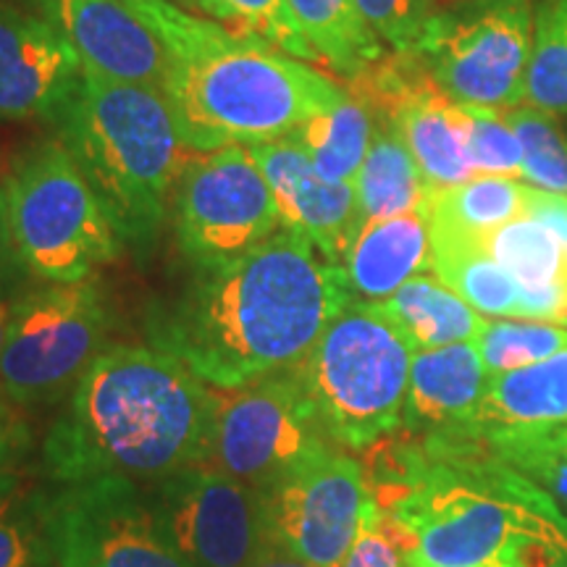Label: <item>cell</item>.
Returning <instances> with one entry per match:
<instances>
[{
  "instance_id": "6da1fadb",
  "label": "cell",
  "mask_w": 567,
  "mask_h": 567,
  "mask_svg": "<svg viewBox=\"0 0 567 567\" xmlns=\"http://www.w3.org/2000/svg\"><path fill=\"white\" fill-rule=\"evenodd\" d=\"M354 302L342 264L287 226L260 245L195 266L151 313V342L213 389H243L287 371Z\"/></svg>"
},
{
  "instance_id": "7a4b0ae2",
  "label": "cell",
  "mask_w": 567,
  "mask_h": 567,
  "mask_svg": "<svg viewBox=\"0 0 567 567\" xmlns=\"http://www.w3.org/2000/svg\"><path fill=\"white\" fill-rule=\"evenodd\" d=\"M213 386L158 347L113 344L76 381L42 446L59 484L166 478L210 460Z\"/></svg>"
},
{
  "instance_id": "3957f363",
  "label": "cell",
  "mask_w": 567,
  "mask_h": 567,
  "mask_svg": "<svg viewBox=\"0 0 567 567\" xmlns=\"http://www.w3.org/2000/svg\"><path fill=\"white\" fill-rule=\"evenodd\" d=\"M168 53L166 101L184 145L208 153L292 134L347 92L295 55L172 0H124Z\"/></svg>"
},
{
  "instance_id": "277c9868",
  "label": "cell",
  "mask_w": 567,
  "mask_h": 567,
  "mask_svg": "<svg viewBox=\"0 0 567 567\" xmlns=\"http://www.w3.org/2000/svg\"><path fill=\"white\" fill-rule=\"evenodd\" d=\"M55 124L122 243L147 250L174 200L184 147L166 95L84 66Z\"/></svg>"
},
{
  "instance_id": "5b68a950",
  "label": "cell",
  "mask_w": 567,
  "mask_h": 567,
  "mask_svg": "<svg viewBox=\"0 0 567 567\" xmlns=\"http://www.w3.org/2000/svg\"><path fill=\"white\" fill-rule=\"evenodd\" d=\"M410 363L405 339L354 300L289 371L331 444L371 450L402 425Z\"/></svg>"
},
{
  "instance_id": "8992f818",
  "label": "cell",
  "mask_w": 567,
  "mask_h": 567,
  "mask_svg": "<svg viewBox=\"0 0 567 567\" xmlns=\"http://www.w3.org/2000/svg\"><path fill=\"white\" fill-rule=\"evenodd\" d=\"M3 189L13 252L38 279L87 281L122 255V237L61 140L27 153Z\"/></svg>"
},
{
  "instance_id": "52a82bcc",
  "label": "cell",
  "mask_w": 567,
  "mask_h": 567,
  "mask_svg": "<svg viewBox=\"0 0 567 567\" xmlns=\"http://www.w3.org/2000/svg\"><path fill=\"white\" fill-rule=\"evenodd\" d=\"M534 38L530 0H463L434 11L415 55L450 101L517 109L526 101Z\"/></svg>"
},
{
  "instance_id": "ba28073f",
  "label": "cell",
  "mask_w": 567,
  "mask_h": 567,
  "mask_svg": "<svg viewBox=\"0 0 567 567\" xmlns=\"http://www.w3.org/2000/svg\"><path fill=\"white\" fill-rule=\"evenodd\" d=\"M111 310L97 281L55 284L11 308L0 392L13 405L55 402L97 358Z\"/></svg>"
},
{
  "instance_id": "9c48e42d",
  "label": "cell",
  "mask_w": 567,
  "mask_h": 567,
  "mask_svg": "<svg viewBox=\"0 0 567 567\" xmlns=\"http://www.w3.org/2000/svg\"><path fill=\"white\" fill-rule=\"evenodd\" d=\"M258 494L266 547L313 567H342L368 507L358 460L323 444Z\"/></svg>"
},
{
  "instance_id": "30bf717a",
  "label": "cell",
  "mask_w": 567,
  "mask_h": 567,
  "mask_svg": "<svg viewBox=\"0 0 567 567\" xmlns=\"http://www.w3.org/2000/svg\"><path fill=\"white\" fill-rule=\"evenodd\" d=\"M174 226L195 266L237 258L281 229L274 193L250 147L224 145L184 166L174 187Z\"/></svg>"
},
{
  "instance_id": "8fae6325",
  "label": "cell",
  "mask_w": 567,
  "mask_h": 567,
  "mask_svg": "<svg viewBox=\"0 0 567 567\" xmlns=\"http://www.w3.org/2000/svg\"><path fill=\"white\" fill-rule=\"evenodd\" d=\"M210 460L239 484L264 492L295 463L331 444L292 371L243 389H216Z\"/></svg>"
},
{
  "instance_id": "7c38bea8",
  "label": "cell",
  "mask_w": 567,
  "mask_h": 567,
  "mask_svg": "<svg viewBox=\"0 0 567 567\" xmlns=\"http://www.w3.org/2000/svg\"><path fill=\"white\" fill-rule=\"evenodd\" d=\"M61 567H189L130 478L69 484L42 515Z\"/></svg>"
},
{
  "instance_id": "4fadbf2b",
  "label": "cell",
  "mask_w": 567,
  "mask_h": 567,
  "mask_svg": "<svg viewBox=\"0 0 567 567\" xmlns=\"http://www.w3.org/2000/svg\"><path fill=\"white\" fill-rule=\"evenodd\" d=\"M153 515L189 567H250L266 549L260 494L216 465L163 478Z\"/></svg>"
},
{
  "instance_id": "5bb4252c",
  "label": "cell",
  "mask_w": 567,
  "mask_h": 567,
  "mask_svg": "<svg viewBox=\"0 0 567 567\" xmlns=\"http://www.w3.org/2000/svg\"><path fill=\"white\" fill-rule=\"evenodd\" d=\"M247 147L271 187L281 226L308 237L334 264H344L354 234L363 226L354 184L323 179L295 134Z\"/></svg>"
},
{
  "instance_id": "9a60e30c",
  "label": "cell",
  "mask_w": 567,
  "mask_h": 567,
  "mask_svg": "<svg viewBox=\"0 0 567 567\" xmlns=\"http://www.w3.org/2000/svg\"><path fill=\"white\" fill-rule=\"evenodd\" d=\"M84 74L80 53L40 13L0 3V118H53Z\"/></svg>"
},
{
  "instance_id": "2e32d148",
  "label": "cell",
  "mask_w": 567,
  "mask_h": 567,
  "mask_svg": "<svg viewBox=\"0 0 567 567\" xmlns=\"http://www.w3.org/2000/svg\"><path fill=\"white\" fill-rule=\"evenodd\" d=\"M82 63L118 82L166 92L168 53L124 0H32Z\"/></svg>"
},
{
  "instance_id": "e0dca14e",
  "label": "cell",
  "mask_w": 567,
  "mask_h": 567,
  "mask_svg": "<svg viewBox=\"0 0 567 567\" xmlns=\"http://www.w3.org/2000/svg\"><path fill=\"white\" fill-rule=\"evenodd\" d=\"M488 379L492 375L473 342L415 352L402 425L410 436L421 439L465 436Z\"/></svg>"
},
{
  "instance_id": "ac0fdd59",
  "label": "cell",
  "mask_w": 567,
  "mask_h": 567,
  "mask_svg": "<svg viewBox=\"0 0 567 567\" xmlns=\"http://www.w3.org/2000/svg\"><path fill=\"white\" fill-rule=\"evenodd\" d=\"M342 266L352 295L363 297V302L386 300L402 284L434 266L429 221L423 213L365 221L354 234Z\"/></svg>"
},
{
  "instance_id": "d6986e66",
  "label": "cell",
  "mask_w": 567,
  "mask_h": 567,
  "mask_svg": "<svg viewBox=\"0 0 567 567\" xmlns=\"http://www.w3.org/2000/svg\"><path fill=\"white\" fill-rule=\"evenodd\" d=\"M559 423H567V350L542 363L492 375L465 436Z\"/></svg>"
},
{
  "instance_id": "ffe728a7",
  "label": "cell",
  "mask_w": 567,
  "mask_h": 567,
  "mask_svg": "<svg viewBox=\"0 0 567 567\" xmlns=\"http://www.w3.org/2000/svg\"><path fill=\"white\" fill-rule=\"evenodd\" d=\"M365 305L405 339L413 354L439 350L446 344L473 342L486 321L463 297L423 274L402 284L386 300Z\"/></svg>"
},
{
  "instance_id": "44dd1931",
  "label": "cell",
  "mask_w": 567,
  "mask_h": 567,
  "mask_svg": "<svg viewBox=\"0 0 567 567\" xmlns=\"http://www.w3.org/2000/svg\"><path fill=\"white\" fill-rule=\"evenodd\" d=\"M354 195H358L363 224L375 221V218L423 213L429 203V184H425L405 140L392 124L373 118V137L358 179H354Z\"/></svg>"
},
{
  "instance_id": "7402d4cb",
  "label": "cell",
  "mask_w": 567,
  "mask_h": 567,
  "mask_svg": "<svg viewBox=\"0 0 567 567\" xmlns=\"http://www.w3.org/2000/svg\"><path fill=\"white\" fill-rule=\"evenodd\" d=\"M431 231V229H429ZM431 271L481 316H517L520 284L502 268L481 239L431 231Z\"/></svg>"
},
{
  "instance_id": "603a6c76",
  "label": "cell",
  "mask_w": 567,
  "mask_h": 567,
  "mask_svg": "<svg viewBox=\"0 0 567 567\" xmlns=\"http://www.w3.org/2000/svg\"><path fill=\"white\" fill-rule=\"evenodd\" d=\"M528 187L513 176L478 174L457 187L434 193L423 216L431 231H450L481 239L515 218L526 216Z\"/></svg>"
},
{
  "instance_id": "cb8c5ba5",
  "label": "cell",
  "mask_w": 567,
  "mask_h": 567,
  "mask_svg": "<svg viewBox=\"0 0 567 567\" xmlns=\"http://www.w3.org/2000/svg\"><path fill=\"white\" fill-rule=\"evenodd\" d=\"M287 6L318 61L339 74L354 80L384 59L379 38L368 30L354 0H287Z\"/></svg>"
},
{
  "instance_id": "d4e9b609",
  "label": "cell",
  "mask_w": 567,
  "mask_h": 567,
  "mask_svg": "<svg viewBox=\"0 0 567 567\" xmlns=\"http://www.w3.org/2000/svg\"><path fill=\"white\" fill-rule=\"evenodd\" d=\"M292 134L323 179L354 184L373 137V113L358 97L344 95L342 103L308 118Z\"/></svg>"
},
{
  "instance_id": "484cf974",
  "label": "cell",
  "mask_w": 567,
  "mask_h": 567,
  "mask_svg": "<svg viewBox=\"0 0 567 567\" xmlns=\"http://www.w3.org/2000/svg\"><path fill=\"white\" fill-rule=\"evenodd\" d=\"M488 455L542 488L567 515V423L476 436Z\"/></svg>"
},
{
  "instance_id": "4316f807",
  "label": "cell",
  "mask_w": 567,
  "mask_h": 567,
  "mask_svg": "<svg viewBox=\"0 0 567 567\" xmlns=\"http://www.w3.org/2000/svg\"><path fill=\"white\" fill-rule=\"evenodd\" d=\"M484 247L520 287L567 281V247L536 218L523 216L499 226L484 237Z\"/></svg>"
},
{
  "instance_id": "83f0119b",
  "label": "cell",
  "mask_w": 567,
  "mask_h": 567,
  "mask_svg": "<svg viewBox=\"0 0 567 567\" xmlns=\"http://www.w3.org/2000/svg\"><path fill=\"white\" fill-rule=\"evenodd\" d=\"M526 101L534 109L567 113V0H542L536 6Z\"/></svg>"
},
{
  "instance_id": "f1b7e54d",
  "label": "cell",
  "mask_w": 567,
  "mask_h": 567,
  "mask_svg": "<svg viewBox=\"0 0 567 567\" xmlns=\"http://www.w3.org/2000/svg\"><path fill=\"white\" fill-rule=\"evenodd\" d=\"M488 375L517 371L567 350V326L544 321H484L473 339Z\"/></svg>"
},
{
  "instance_id": "f546056e",
  "label": "cell",
  "mask_w": 567,
  "mask_h": 567,
  "mask_svg": "<svg viewBox=\"0 0 567 567\" xmlns=\"http://www.w3.org/2000/svg\"><path fill=\"white\" fill-rule=\"evenodd\" d=\"M523 153V179L530 187L567 195V134L555 113L523 105L505 113Z\"/></svg>"
},
{
  "instance_id": "4dcf8cb0",
  "label": "cell",
  "mask_w": 567,
  "mask_h": 567,
  "mask_svg": "<svg viewBox=\"0 0 567 567\" xmlns=\"http://www.w3.org/2000/svg\"><path fill=\"white\" fill-rule=\"evenodd\" d=\"M208 17L231 24L237 32L266 40L268 45L300 61H318V55L289 11L287 0H200Z\"/></svg>"
},
{
  "instance_id": "1f68e13d",
  "label": "cell",
  "mask_w": 567,
  "mask_h": 567,
  "mask_svg": "<svg viewBox=\"0 0 567 567\" xmlns=\"http://www.w3.org/2000/svg\"><path fill=\"white\" fill-rule=\"evenodd\" d=\"M467 113V163L486 176H523V153L513 126L496 109L463 105Z\"/></svg>"
},
{
  "instance_id": "d6a6232c",
  "label": "cell",
  "mask_w": 567,
  "mask_h": 567,
  "mask_svg": "<svg viewBox=\"0 0 567 567\" xmlns=\"http://www.w3.org/2000/svg\"><path fill=\"white\" fill-rule=\"evenodd\" d=\"M457 460L488 488V492L502 496L505 502H513L517 507L528 509V513L544 517V520L555 523V526L567 536V515L563 509H559L542 488L523 478L520 473H515L513 467H507L505 463H499V460L488 455L478 439L471 444V450L465 446L457 455Z\"/></svg>"
},
{
  "instance_id": "836d02e7",
  "label": "cell",
  "mask_w": 567,
  "mask_h": 567,
  "mask_svg": "<svg viewBox=\"0 0 567 567\" xmlns=\"http://www.w3.org/2000/svg\"><path fill=\"white\" fill-rule=\"evenodd\" d=\"M488 567H567V536L555 523L515 505V526Z\"/></svg>"
},
{
  "instance_id": "e575fe53",
  "label": "cell",
  "mask_w": 567,
  "mask_h": 567,
  "mask_svg": "<svg viewBox=\"0 0 567 567\" xmlns=\"http://www.w3.org/2000/svg\"><path fill=\"white\" fill-rule=\"evenodd\" d=\"M354 6L368 30L394 53H415L434 17V0H354Z\"/></svg>"
},
{
  "instance_id": "d590c367",
  "label": "cell",
  "mask_w": 567,
  "mask_h": 567,
  "mask_svg": "<svg viewBox=\"0 0 567 567\" xmlns=\"http://www.w3.org/2000/svg\"><path fill=\"white\" fill-rule=\"evenodd\" d=\"M342 567H402L400 549L389 542L384 530L375 526L371 515V496H368L363 528H360L358 538H354L350 555L344 557Z\"/></svg>"
},
{
  "instance_id": "8d00e7d4",
  "label": "cell",
  "mask_w": 567,
  "mask_h": 567,
  "mask_svg": "<svg viewBox=\"0 0 567 567\" xmlns=\"http://www.w3.org/2000/svg\"><path fill=\"white\" fill-rule=\"evenodd\" d=\"M567 308V281H551L542 287H520L517 316L520 321L559 323Z\"/></svg>"
},
{
  "instance_id": "74e56055",
  "label": "cell",
  "mask_w": 567,
  "mask_h": 567,
  "mask_svg": "<svg viewBox=\"0 0 567 567\" xmlns=\"http://www.w3.org/2000/svg\"><path fill=\"white\" fill-rule=\"evenodd\" d=\"M38 547L32 530L11 517L6 502H0V567H34Z\"/></svg>"
},
{
  "instance_id": "f35d334b",
  "label": "cell",
  "mask_w": 567,
  "mask_h": 567,
  "mask_svg": "<svg viewBox=\"0 0 567 567\" xmlns=\"http://www.w3.org/2000/svg\"><path fill=\"white\" fill-rule=\"evenodd\" d=\"M30 446V429L19 405L0 396V476H3Z\"/></svg>"
},
{
  "instance_id": "ab89813d",
  "label": "cell",
  "mask_w": 567,
  "mask_h": 567,
  "mask_svg": "<svg viewBox=\"0 0 567 567\" xmlns=\"http://www.w3.org/2000/svg\"><path fill=\"white\" fill-rule=\"evenodd\" d=\"M526 216L536 218L538 224H544L549 231H555L559 243L567 247V195L528 187Z\"/></svg>"
},
{
  "instance_id": "60d3db41",
  "label": "cell",
  "mask_w": 567,
  "mask_h": 567,
  "mask_svg": "<svg viewBox=\"0 0 567 567\" xmlns=\"http://www.w3.org/2000/svg\"><path fill=\"white\" fill-rule=\"evenodd\" d=\"M11 258H17V252H13V239H11L9 197H6V189H0V284H3L6 268H9Z\"/></svg>"
},
{
  "instance_id": "b9f144b4",
  "label": "cell",
  "mask_w": 567,
  "mask_h": 567,
  "mask_svg": "<svg viewBox=\"0 0 567 567\" xmlns=\"http://www.w3.org/2000/svg\"><path fill=\"white\" fill-rule=\"evenodd\" d=\"M250 567H313V565H308V563H302V559H295V557L284 555V551H276L271 547H266L258 557H255V563Z\"/></svg>"
},
{
  "instance_id": "7bdbcfd3",
  "label": "cell",
  "mask_w": 567,
  "mask_h": 567,
  "mask_svg": "<svg viewBox=\"0 0 567 567\" xmlns=\"http://www.w3.org/2000/svg\"><path fill=\"white\" fill-rule=\"evenodd\" d=\"M9 318H11V308L6 302H0V352H3V344H6V329H9Z\"/></svg>"
},
{
  "instance_id": "ee69618b",
  "label": "cell",
  "mask_w": 567,
  "mask_h": 567,
  "mask_svg": "<svg viewBox=\"0 0 567 567\" xmlns=\"http://www.w3.org/2000/svg\"><path fill=\"white\" fill-rule=\"evenodd\" d=\"M184 9H193V11H203V3L200 0H179Z\"/></svg>"
},
{
  "instance_id": "f6af8a7d",
  "label": "cell",
  "mask_w": 567,
  "mask_h": 567,
  "mask_svg": "<svg viewBox=\"0 0 567 567\" xmlns=\"http://www.w3.org/2000/svg\"><path fill=\"white\" fill-rule=\"evenodd\" d=\"M559 326H567V308H565V313H563V318H559Z\"/></svg>"
}]
</instances>
